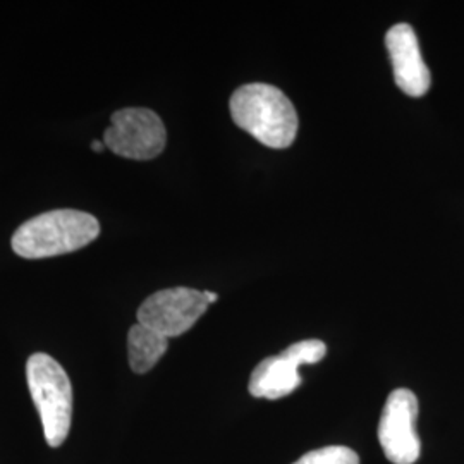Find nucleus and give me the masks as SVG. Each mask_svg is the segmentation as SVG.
<instances>
[{
  "instance_id": "obj_13",
  "label": "nucleus",
  "mask_w": 464,
  "mask_h": 464,
  "mask_svg": "<svg viewBox=\"0 0 464 464\" xmlns=\"http://www.w3.org/2000/svg\"><path fill=\"white\" fill-rule=\"evenodd\" d=\"M103 149H105V145L100 143V141H93V143H92V150H93V151H102Z\"/></svg>"
},
{
  "instance_id": "obj_10",
  "label": "nucleus",
  "mask_w": 464,
  "mask_h": 464,
  "mask_svg": "<svg viewBox=\"0 0 464 464\" xmlns=\"http://www.w3.org/2000/svg\"><path fill=\"white\" fill-rule=\"evenodd\" d=\"M293 464H360V456L346 446H329L310 450Z\"/></svg>"
},
{
  "instance_id": "obj_7",
  "label": "nucleus",
  "mask_w": 464,
  "mask_h": 464,
  "mask_svg": "<svg viewBox=\"0 0 464 464\" xmlns=\"http://www.w3.org/2000/svg\"><path fill=\"white\" fill-rule=\"evenodd\" d=\"M385 45L399 90L410 97H423L430 88V71L421 57L415 30L406 23L394 24L385 34Z\"/></svg>"
},
{
  "instance_id": "obj_5",
  "label": "nucleus",
  "mask_w": 464,
  "mask_h": 464,
  "mask_svg": "<svg viewBox=\"0 0 464 464\" xmlns=\"http://www.w3.org/2000/svg\"><path fill=\"white\" fill-rule=\"evenodd\" d=\"M208 306L205 293L191 287H170L145 299L136 316L138 324L169 339L189 331Z\"/></svg>"
},
{
  "instance_id": "obj_2",
  "label": "nucleus",
  "mask_w": 464,
  "mask_h": 464,
  "mask_svg": "<svg viewBox=\"0 0 464 464\" xmlns=\"http://www.w3.org/2000/svg\"><path fill=\"white\" fill-rule=\"evenodd\" d=\"M99 220L82 210H50L26 220L11 246L21 258L40 260L82 249L99 237Z\"/></svg>"
},
{
  "instance_id": "obj_4",
  "label": "nucleus",
  "mask_w": 464,
  "mask_h": 464,
  "mask_svg": "<svg viewBox=\"0 0 464 464\" xmlns=\"http://www.w3.org/2000/svg\"><path fill=\"white\" fill-rule=\"evenodd\" d=\"M167 131L162 119L143 107L117 111L103 133V145L119 157L151 160L166 149Z\"/></svg>"
},
{
  "instance_id": "obj_12",
  "label": "nucleus",
  "mask_w": 464,
  "mask_h": 464,
  "mask_svg": "<svg viewBox=\"0 0 464 464\" xmlns=\"http://www.w3.org/2000/svg\"><path fill=\"white\" fill-rule=\"evenodd\" d=\"M205 296H207V301H208V304H212V303H216L218 296H217L216 293H208V291H205Z\"/></svg>"
},
{
  "instance_id": "obj_6",
  "label": "nucleus",
  "mask_w": 464,
  "mask_h": 464,
  "mask_svg": "<svg viewBox=\"0 0 464 464\" xmlns=\"http://www.w3.org/2000/svg\"><path fill=\"white\" fill-rule=\"evenodd\" d=\"M418 399L410 389H396L385 401L379 423V442L394 464H415L421 452L416 433Z\"/></svg>"
},
{
  "instance_id": "obj_11",
  "label": "nucleus",
  "mask_w": 464,
  "mask_h": 464,
  "mask_svg": "<svg viewBox=\"0 0 464 464\" xmlns=\"http://www.w3.org/2000/svg\"><path fill=\"white\" fill-rule=\"evenodd\" d=\"M299 366L314 365L324 360V356L327 354V346L325 343L318 341V339H308V341H299L296 344L284 349Z\"/></svg>"
},
{
  "instance_id": "obj_3",
  "label": "nucleus",
  "mask_w": 464,
  "mask_h": 464,
  "mask_svg": "<svg viewBox=\"0 0 464 464\" xmlns=\"http://www.w3.org/2000/svg\"><path fill=\"white\" fill-rule=\"evenodd\" d=\"M30 394L50 448H59L71 430L72 385L64 368L45 353H34L26 363Z\"/></svg>"
},
{
  "instance_id": "obj_9",
  "label": "nucleus",
  "mask_w": 464,
  "mask_h": 464,
  "mask_svg": "<svg viewBox=\"0 0 464 464\" xmlns=\"http://www.w3.org/2000/svg\"><path fill=\"white\" fill-rule=\"evenodd\" d=\"M169 339L147 325L136 324L128 334V356L134 373H147L166 354Z\"/></svg>"
},
{
  "instance_id": "obj_1",
  "label": "nucleus",
  "mask_w": 464,
  "mask_h": 464,
  "mask_svg": "<svg viewBox=\"0 0 464 464\" xmlns=\"http://www.w3.org/2000/svg\"><path fill=\"white\" fill-rule=\"evenodd\" d=\"M232 121L270 149H287L298 134V114L279 88L266 83L239 86L232 93Z\"/></svg>"
},
{
  "instance_id": "obj_8",
  "label": "nucleus",
  "mask_w": 464,
  "mask_h": 464,
  "mask_svg": "<svg viewBox=\"0 0 464 464\" xmlns=\"http://www.w3.org/2000/svg\"><path fill=\"white\" fill-rule=\"evenodd\" d=\"M298 368V363L285 351L279 356L266 358L249 377V394L270 401L293 394L303 382Z\"/></svg>"
}]
</instances>
